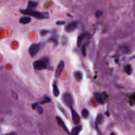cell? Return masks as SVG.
Masks as SVG:
<instances>
[{"label": "cell", "instance_id": "obj_3", "mask_svg": "<svg viewBox=\"0 0 135 135\" xmlns=\"http://www.w3.org/2000/svg\"><path fill=\"white\" fill-rule=\"evenodd\" d=\"M62 99L63 103L66 106L69 107L70 108L72 107L73 104L74 103V98H73L72 95L70 93H64L62 96Z\"/></svg>", "mask_w": 135, "mask_h": 135}, {"label": "cell", "instance_id": "obj_19", "mask_svg": "<svg viewBox=\"0 0 135 135\" xmlns=\"http://www.w3.org/2000/svg\"><path fill=\"white\" fill-rule=\"evenodd\" d=\"M81 115L83 118H87L89 116V111L87 109H83L82 110Z\"/></svg>", "mask_w": 135, "mask_h": 135}, {"label": "cell", "instance_id": "obj_10", "mask_svg": "<svg viewBox=\"0 0 135 135\" xmlns=\"http://www.w3.org/2000/svg\"><path fill=\"white\" fill-rule=\"evenodd\" d=\"M74 77L75 81L78 82H80L82 80L83 74L80 71H75L74 73Z\"/></svg>", "mask_w": 135, "mask_h": 135}, {"label": "cell", "instance_id": "obj_8", "mask_svg": "<svg viewBox=\"0 0 135 135\" xmlns=\"http://www.w3.org/2000/svg\"><path fill=\"white\" fill-rule=\"evenodd\" d=\"M93 96L96 101L98 102V103L100 104H103L105 100L104 97L101 93L99 92H94L93 94Z\"/></svg>", "mask_w": 135, "mask_h": 135}, {"label": "cell", "instance_id": "obj_12", "mask_svg": "<svg viewBox=\"0 0 135 135\" xmlns=\"http://www.w3.org/2000/svg\"><path fill=\"white\" fill-rule=\"evenodd\" d=\"M31 21V18L29 17H21L19 20V22L22 24H27Z\"/></svg>", "mask_w": 135, "mask_h": 135}, {"label": "cell", "instance_id": "obj_22", "mask_svg": "<svg viewBox=\"0 0 135 135\" xmlns=\"http://www.w3.org/2000/svg\"><path fill=\"white\" fill-rule=\"evenodd\" d=\"M103 14V12H102V11L101 10H97L95 13V16L96 18H100L102 15Z\"/></svg>", "mask_w": 135, "mask_h": 135}, {"label": "cell", "instance_id": "obj_20", "mask_svg": "<svg viewBox=\"0 0 135 135\" xmlns=\"http://www.w3.org/2000/svg\"><path fill=\"white\" fill-rule=\"evenodd\" d=\"M51 101V99L48 96H45V97H44L43 98V100L40 102L41 104H44L45 103H48V102H50Z\"/></svg>", "mask_w": 135, "mask_h": 135}, {"label": "cell", "instance_id": "obj_5", "mask_svg": "<svg viewBox=\"0 0 135 135\" xmlns=\"http://www.w3.org/2000/svg\"><path fill=\"white\" fill-rule=\"evenodd\" d=\"M78 22L77 21H72L65 26V31L67 33H71L78 28Z\"/></svg>", "mask_w": 135, "mask_h": 135}, {"label": "cell", "instance_id": "obj_7", "mask_svg": "<svg viewBox=\"0 0 135 135\" xmlns=\"http://www.w3.org/2000/svg\"><path fill=\"white\" fill-rule=\"evenodd\" d=\"M71 109V114H72V119L73 122L75 125L79 123L80 122V117L79 115L78 114V113L76 112V111L73 108V107L70 108Z\"/></svg>", "mask_w": 135, "mask_h": 135}, {"label": "cell", "instance_id": "obj_16", "mask_svg": "<svg viewBox=\"0 0 135 135\" xmlns=\"http://www.w3.org/2000/svg\"><path fill=\"white\" fill-rule=\"evenodd\" d=\"M58 37L57 36H52L51 37H50L49 39L48 40V41L51 42V43H53L54 44V45H57V44L58 43Z\"/></svg>", "mask_w": 135, "mask_h": 135}, {"label": "cell", "instance_id": "obj_23", "mask_svg": "<svg viewBox=\"0 0 135 135\" xmlns=\"http://www.w3.org/2000/svg\"><path fill=\"white\" fill-rule=\"evenodd\" d=\"M36 109H37V111H38V112L40 113V115L42 114L43 112V109L42 107H40L39 106H37V107L36 108Z\"/></svg>", "mask_w": 135, "mask_h": 135}, {"label": "cell", "instance_id": "obj_18", "mask_svg": "<svg viewBox=\"0 0 135 135\" xmlns=\"http://www.w3.org/2000/svg\"><path fill=\"white\" fill-rule=\"evenodd\" d=\"M125 70L126 72L128 74H131L132 71H133V69H132L131 66L130 65V64H128V65H127L125 67Z\"/></svg>", "mask_w": 135, "mask_h": 135}, {"label": "cell", "instance_id": "obj_9", "mask_svg": "<svg viewBox=\"0 0 135 135\" xmlns=\"http://www.w3.org/2000/svg\"><path fill=\"white\" fill-rule=\"evenodd\" d=\"M56 121H57V123H58V124L59 125V126H60L62 128L64 129V130L67 132V133H69L68 129L66 125H65V123H64L63 122V121L62 120V119L60 117H58V116H57V117H56Z\"/></svg>", "mask_w": 135, "mask_h": 135}, {"label": "cell", "instance_id": "obj_4", "mask_svg": "<svg viewBox=\"0 0 135 135\" xmlns=\"http://www.w3.org/2000/svg\"><path fill=\"white\" fill-rule=\"evenodd\" d=\"M41 43H33L30 45L29 48V53L31 57H34L39 52V51L41 48Z\"/></svg>", "mask_w": 135, "mask_h": 135}, {"label": "cell", "instance_id": "obj_21", "mask_svg": "<svg viewBox=\"0 0 135 135\" xmlns=\"http://www.w3.org/2000/svg\"><path fill=\"white\" fill-rule=\"evenodd\" d=\"M49 33V31L48 30H44V29L41 30L40 31V36H42V37L45 36V35H47Z\"/></svg>", "mask_w": 135, "mask_h": 135}, {"label": "cell", "instance_id": "obj_13", "mask_svg": "<svg viewBox=\"0 0 135 135\" xmlns=\"http://www.w3.org/2000/svg\"><path fill=\"white\" fill-rule=\"evenodd\" d=\"M81 130H82L81 126H78L75 127L72 129L71 135H78L80 133V131Z\"/></svg>", "mask_w": 135, "mask_h": 135}, {"label": "cell", "instance_id": "obj_15", "mask_svg": "<svg viewBox=\"0 0 135 135\" xmlns=\"http://www.w3.org/2000/svg\"><path fill=\"white\" fill-rule=\"evenodd\" d=\"M88 33L86 34V33H83L82 34H80L79 36L78 37V40H77V45L78 47H80V46L81 45V44H82V42L83 39L87 37V36H88Z\"/></svg>", "mask_w": 135, "mask_h": 135}, {"label": "cell", "instance_id": "obj_17", "mask_svg": "<svg viewBox=\"0 0 135 135\" xmlns=\"http://www.w3.org/2000/svg\"><path fill=\"white\" fill-rule=\"evenodd\" d=\"M104 121V117L101 114H99L96 119V123L98 125H101Z\"/></svg>", "mask_w": 135, "mask_h": 135}, {"label": "cell", "instance_id": "obj_24", "mask_svg": "<svg viewBox=\"0 0 135 135\" xmlns=\"http://www.w3.org/2000/svg\"><path fill=\"white\" fill-rule=\"evenodd\" d=\"M82 55L83 56H85L86 55V45H83L82 47Z\"/></svg>", "mask_w": 135, "mask_h": 135}, {"label": "cell", "instance_id": "obj_1", "mask_svg": "<svg viewBox=\"0 0 135 135\" xmlns=\"http://www.w3.org/2000/svg\"><path fill=\"white\" fill-rule=\"evenodd\" d=\"M20 12L23 14L32 16L37 19L42 20L45 18H49V14L47 12H40L36 10H21Z\"/></svg>", "mask_w": 135, "mask_h": 135}, {"label": "cell", "instance_id": "obj_11", "mask_svg": "<svg viewBox=\"0 0 135 135\" xmlns=\"http://www.w3.org/2000/svg\"><path fill=\"white\" fill-rule=\"evenodd\" d=\"M38 5V3L35 1H29L28 2V7L26 9L29 10H35Z\"/></svg>", "mask_w": 135, "mask_h": 135}, {"label": "cell", "instance_id": "obj_27", "mask_svg": "<svg viewBox=\"0 0 135 135\" xmlns=\"http://www.w3.org/2000/svg\"><path fill=\"white\" fill-rule=\"evenodd\" d=\"M110 135H116L115 133H111V134H110Z\"/></svg>", "mask_w": 135, "mask_h": 135}, {"label": "cell", "instance_id": "obj_26", "mask_svg": "<svg viewBox=\"0 0 135 135\" xmlns=\"http://www.w3.org/2000/svg\"><path fill=\"white\" fill-rule=\"evenodd\" d=\"M16 135V134L15 133H12L6 134V135Z\"/></svg>", "mask_w": 135, "mask_h": 135}, {"label": "cell", "instance_id": "obj_14", "mask_svg": "<svg viewBox=\"0 0 135 135\" xmlns=\"http://www.w3.org/2000/svg\"><path fill=\"white\" fill-rule=\"evenodd\" d=\"M53 94L54 96L57 97L59 96L60 94V91H59L57 85L55 82L53 83Z\"/></svg>", "mask_w": 135, "mask_h": 135}, {"label": "cell", "instance_id": "obj_28", "mask_svg": "<svg viewBox=\"0 0 135 135\" xmlns=\"http://www.w3.org/2000/svg\"><path fill=\"white\" fill-rule=\"evenodd\" d=\"M67 15H69V16H70V18H72V15H71L70 14H68Z\"/></svg>", "mask_w": 135, "mask_h": 135}, {"label": "cell", "instance_id": "obj_6", "mask_svg": "<svg viewBox=\"0 0 135 135\" xmlns=\"http://www.w3.org/2000/svg\"><path fill=\"white\" fill-rule=\"evenodd\" d=\"M64 67H65V63H64V61L61 60L59 62L57 67H56L55 72V76L56 78H58L60 77Z\"/></svg>", "mask_w": 135, "mask_h": 135}, {"label": "cell", "instance_id": "obj_25", "mask_svg": "<svg viewBox=\"0 0 135 135\" xmlns=\"http://www.w3.org/2000/svg\"><path fill=\"white\" fill-rule=\"evenodd\" d=\"M66 24V22L64 21H58L57 22H56V25H63V24Z\"/></svg>", "mask_w": 135, "mask_h": 135}, {"label": "cell", "instance_id": "obj_2", "mask_svg": "<svg viewBox=\"0 0 135 135\" xmlns=\"http://www.w3.org/2000/svg\"><path fill=\"white\" fill-rule=\"evenodd\" d=\"M50 62V59L48 56H43L40 60L34 61L33 66L35 70H42L47 69Z\"/></svg>", "mask_w": 135, "mask_h": 135}]
</instances>
